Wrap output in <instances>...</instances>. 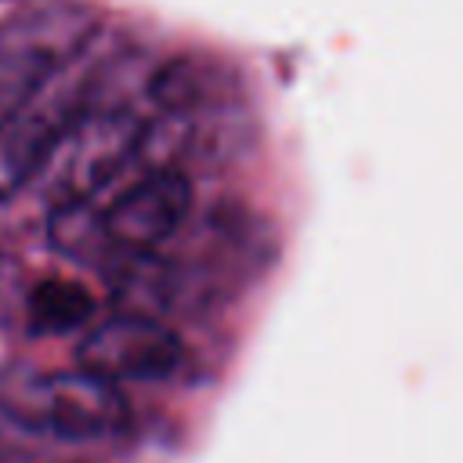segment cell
<instances>
[{"instance_id":"6da1fadb","label":"cell","mask_w":463,"mask_h":463,"mask_svg":"<svg viewBox=\"0 0 463 463\" xmlns=\"http://www.w3.org/2000/svg\"><path fill=\"white\" fill-rule=\"evenodd\" d=\"M0 409L11 423L58 441H98L130 423V405L119 387L83 369L11 376L0 387Z\"/></svg>"},{"instance_id":"7a4b0ae2","label":"cell","mask_w":463,"mask_h":463,"mask_svg":"<svg viewBox=\"0 0 463 463\" xmlns=\"http://www.w3.org/2000/svg\"><path fill=\"white\" fill-rule=\"evenodd\" d=\"M145 127L148 123L130 109H83L36 174L43 199L51 206L94 203V195L141 156Z\"/></svg>"},{"instance_id":"3957f363","label":"cell","mask_w":463,"mask_h":463,"mask_svg":"<svg viewBox=\"0 0 463 463\" xmlns=\"http://www.w3.org/2000/svg\"><path fill=\"white\" fill-rule=\"evenodd\" d=\"M72 61V58H69ZM65 65H58L4 123H0V203L14 199L22 188H29L61 141V134L72 127V119L90 109L83 101V87L65 80Z\"/></svg>"},{"instance_id":"277c9868","label":"cell","mask_w":463,"mask_h":463,"mask_svg":"<svg viewBox=\"0 0 463 463\" xmlns=\"http://www.w3.org/2000/svg\"><path fill=\"white\" fill-rule=\"evenodd\" d=\"M76 362L83 373H90L105 383H123V380L152 383V380H166L181 369L184 344L159 318L123 311V315L98 322L80 340Z\"/></svg>"},{"instance_id":"5b68a950","label":"cell","mask_w":463,"mask_h":463,"mask_svg":"<svg viewBox=\"0 0 463 463\" xmlns=\"http://www.w3.org/2000/svg\"><path fill=\"white\" fill-rule=\"evenodd\" d=\"M192 213V181L174 170H152L134 188H127L112 206L101 210V224L116 253H152L159 250Z\"/></svg>"},{"instance_id":"8992f818","label":"cell","mask_w":463,"mask_h":463,"mask_svg":"<svg viewBox=\"0 0 463 463\" xmlns=\"http://www.w3.org/2000/svg\"><path fill=\"white\" fill-rule=\"evenodd\" d=\"M83 22L58 29H0V123L87 40Z\"/></svg>"},{"instance_id":"52a82bcc","label":"cell","mask_w":463,"mask_h":463,"mask_svg":"<svg viewBox=\"0 0 463 463\" xmlns=\"http://www.w3.org/2000/svg\"><path fill=\"white\" fill-rule=\"evenodd\" d=\"M148 94L166 116H192L210 105H228L235 98V72L206 58H170L152 72Z\"/></svg>"},{"instance_id":"ba28073f","label":"cell","mask_w":463,"mask_h":463,"mask_svg":"<svg viewBox=\"0 0 463 463\" xmlns=\"http://www.w3.org/2000/svg\"><path fill=\"white\" fill-rule=\"evenodd\" d=\"M94 297L72 279H43L25 297V326L33 336H58L80 329L94 315Z\"/></svg>"},{"instance_id":"9c48e42d","label":"cell","mask_w":463,"mask_h":463,"mask_svg":"<svg viewBox=\"0 0 463 463\" xmlns=\"http://www.w3.org/2000/svg\"><path fill=\"white\" fill-rule=\"evenodd\" d=\"M47 239L58 253L80 260V264H105V260H119L123 253H116V246L105 235L101 224V210L94 203H61L51 206L47 213Z\"/></svg>"}]
</instances>
